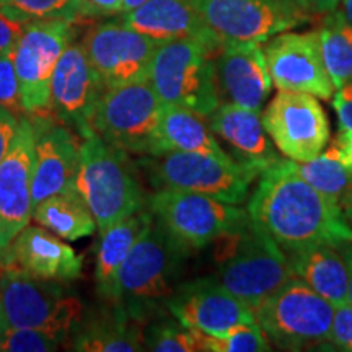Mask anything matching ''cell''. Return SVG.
Returning a JSON list of instances; mask_svg holds the SVG:
<instances>
[{
    "instance_id": "5",
    "label": "cell",
    "mask_w": 352,
    "mask_h": 352,
    "mask_svg": "<svg viewBox=\"0 0 352 352\" xmlns=\"http://www.w3.org/2000/svg\"><path fill=\"white\" fill-rule=\"evenodd\" d=\"M0 302L8 327L39 329L63 344L70 341L85 316L82 300L64 283L39 279L12 266L0 274Z\"/></svg>"
},
{
    "instance_id": "37",
    "label": "cell",
    "mask_w": 352,
    "mask_h": 352,
    "mask_svg": "<svg viewBox=\"0 0 352 352\" xmlns=\"http://www.w3.org/2000/svg\"><path fill=\"white\" fill-rule=\"evenodd\" d=\"M78 16L85 19H98V16H111L124 12L122 0H77Z\"/></svg>"
},
{
    "instance_id": "3",
    "label": "cell",
    "mask_w": 352,
    "mask_h": 352,
    "mask_svg": "<svg viewBox=\"0 0 352 352\" xmlns=\"http://www.w3.org/2000/svg\"><path fill=\"white\" fill-rule=\"evenodd\" d=\"M74 188L90 208L100 233L147 206L127 153L96 134L82 139Z\"/></svg>"
},
{
    "instance_id": "2",
    "label": "cell",
    "mask_w": 352,
    "mask_h": 352,
    "mask_svg": "<svg viewBox=\"0 0 352 352\" xmlns=\"http://www.w3.org/2000/svg\"><path fill=\"white\" fill-rule=\"evenodd\" d=\"M188 246L153 219L120 267L111 302L121 303L135 320L173 296L179 284Z\"/></svg>"
},
{
    "instance_id": "48",
    "label": "cell",
    "mask_w": 352,
    "mask_h": 352,
    "mask_svg": "<svg viewBox=\"0 0 352 352\" xmlns=\"http://www.w3.org/2000/svg\"><path fill=\"white\" fill-rule=\"evenodd\" d=\"M342 212H344L347 222H349V226L352 228V197H351L349 201L342 204Z\"/></svg>"
},
{
    "instance_id": "42",
    "label": "cell",
    "mask_w": 352,
    "mask_h": 352,
    "mask_svg": "<svg viewBox=\"0 0 352 352\" xmlns=\"http://www.w3.org/2000/svg\"><path fill=\"white\" fill-rule=\"evenodd\" d=\"M310 12L320 13V15H327V13L336 10L340 7L341 0H307Z\"/></svg>"
},
{
    "instance_id": "13",
    "label": "cell",
    "mask_w": 352,
    "mask_h": 352,
    "mask_svg": "<svg viewBox=\"0 0 352 352\" xmlns=\"http://www.w3.org/2000/svg\"><path fill=\"white\" fill-rule=\"evenodd\" d=\"M204 25L222 46L266 43L302 23L305 15L274 0H191Z\"/></svg>"
},
{
    "instance_id": "8",
    "label": "cell",
    "mask_w": 352,
    "mask_h": 352,
    "mask_svg": "<svg viewBox=\"0 0 352 352\" xmlns=\"http://www.w3.org/2000/svg\"><path fill=\"white\" fill-rule=\"evenodd\" d=\"M253 311L271 344L283 351H303L324 344L334 305L292 277Z\"/></svg>"
},
{
    "instance_id": "43",
    "label": "cell",
    "mask_w": 352,
    "mask_h": 352,
    "mask_svg": "<svg viewBox=\"0 0 352 352\" xmlns=\"http://www.w3.org/2000/svg\"><path fill=\"white\" fill-rule=\"evenodd\" d=\"M341 253L344 256L347 266V276H349V287H347V302L352 305V241L341 246Z\"/></svg>"
},
{
    "instance_id": "28",
    "label": "cell",
    "mask_w": 352,
    "mask_h": 352,
    "mask_svg": "<svg viewBox=\"0 0 352 352\" xmlns=\"http://www.w3.org/2000/svg\"><path fill=\"white\" fill-rule=\"evenodd\" d=\"M32 219L69 241L85 239L98 230L94 214L76 188L65 189L39 202L33 208Z\"/></svg>"
},
{
    "instance_id": "4",
    "label": "cell",
    "mask_w": 352,
    "mask_h": 352,
    "mask_svg": "<svg viewBox=\"0 0 352 352\" xmlns=\"http://www.w3.org/2000/svg\"><path fill=\"white\" fill-rule=\"evenodd\" d=\"M220 240L226 243L215 279L252 310L296 277L284 250L252 222Z\"/></svg>"
},
{
    "instance_id": "47",
    "label": "cell",
    "mask_w": 352,
    "mask_h": 352,
    "mask_svg": "<svg viewBox=\"0 0 352 352\" xmlns=\"http://www.w3.org/2000/svg\"><path fill=\"white\" fill-rule=\"evenodd\" d=\"M144 2H147V0H122V8H124V12H131L134 10V8H138L139 6H142Z\"/></svg>"
},
{
    "instance_id": "14",
    "label": "cell",
    "mask_w": 352,
    "mask_h": 352,
    "mask_svg": "<svg viewBox=\"0 0 352 352\" xmlns=\"http://www.w3.org/2000/svg\"><path fill=\"white\" fill-rule=\"evenodd\" d=\"M158 44L122 21L96 25L82 41L88 60L104 88L148 78V69Z\"/></svg>"
},
{
    "instance_id": "35",
    "label": "cell",
    "mask_w": 352,
    "mask_h": 352,
    "mask_svg": "<svg viewBox=\"0 0 352 352\" xmlns=\"http://www.w3.org/2000/svg\"><path fill=\"white\" fill-rule=\"evenodd\" d=\"M329 349L352 352V305L349 302L334 307L327 341Z\"/></svg>"
},
{
    "instance_id": "10",
    "label": "cell",
    "mask_w": 352,
    "mask_h": 352,
    "mask_svg": "<svg viewBox=\"0 0 352 352\" xmlns=\"http://www.w3.org/2000/svg\"><path fill=\"white\" fill-rule=\"evenodd\" d=\"M153 219L189 250H199L250 222L239 206L197 192L158 189L147 199Z\"/></svg>"
},
{
    "instance_id": "16",
    "label": "cell",
    "mask_w": 352,
    "mask_h": 352,
    "mask_svg": "<svg viewBox=\"0 0 352 352\" xmlns=\"http://www.w3.org/2000/svg\"><path fill=\"white\" fill-rule=\"evenodd\" d=\"M271 82L277 90L302 91L331 100L334 88L323 64L316 32H283L263 47Z\"/></svg>"
},
{
    "instance_id": "45",
    "label": "cell",
    "mask_w": 352,
    "mask_h": 352,
    "mask_svg": "<svg viewBox=\"0 0 352 352\" xmlns=\"http://www.w3.org/2000/svg\"><path fill=\"white\" fill-rule=\"evenodd\" d=\"M7 329H8L7 316H6V311H3L2 302H0V347H2V342H3V340H6Z\"/></svg>"
},
{
    "instance_id": "27",
    "label": "cell",
    "mask_w": 352,
    "mask_h": 352,
    "mask_svg": "<svg viewBox=\"0 0 352 352\" xmlns=\"http://www.w3.org/2000/svg\"><path fill=\"white\" fill-rule=\"evenodd\" d=\"M165 152H189L230 160V155L215 140L204 118L191 109L165 104L157 134V155Z\"/></svg>"
},
{
    "instance_id": "22",
    "label": "cell",
    "mask_w": 352,
    "mask_h": 352,
    "mask_svg": "<svg viewBox=\"0 0 352 352\" xmlns=\"http://www.w3.org/2000/svg\"><path fill=\"white\" fill-rule=\"evenodd\" d=\"M121 21L157 43L192 39L214 54L223 47L204 25L191 0H147L134 10L122 13Z\"/></svg>"
},
{
    "instance_id": "15",
    "label": "cell",
    "mask_w": 352,
    "mask_h": 352,
    "mask_svg": "<svg viewBox=\"0 0 352 352\" xmlns=\"http://www.w3.org/2000/svg\"><path fill=\"white\" fill-rule=\"evenodd\" d=\"M34 142L32 120L20 118L10 148L0 162V263L13 239L32 220Z\"/></svg>"
},
{
    "instance_id": "26",
    "label": "cell",
    "mask_w": 352,
    "mask_h": 352,
    "mask_svg": "<svg viewBox=\"0 0 352 352\" xmlns=\"http://www.w3.org/2000/svg\"><path fill=\"white\" fill-rule=\"evenodd\" d=\"M152 222L153 215L151 210L142 209L100 233L98 245H96L95 283L98 296L104 300H113L114 283L120 267L131 253L132 246L138 243Z\"/></svg>"
},
{
    "instance_id": "18",
    "label": "cell",
    "mask_w": 352,
    "mask_h": 352,
    "mask_svg": "<svg viewBox=\"0 0 352 352\" xmlns=\"http://www.w3.org/2000/svg\"><path fill=\"white\" fill-rule=\"evenodd\" d=\"M103 90L82 43H69L52 74L51 113L85 139L95 134L90 122Z\"/></svg>"
},
{
    "instance_id": "38",
    "label": "cell",
    "mask_w": 352,
    "mask_h": 352,
    "mask_svg": "<svg viewBox=\"0 0 352 352\" xmlns=\"http://www.w3.org/2000/svg\"><path fill=\"white\" fill-rule=\"evenodd\" d=\"M333 108L341 129L352 131V82H347L334 90Z\"/></svg>"
},
{
    "instance_id": "30",
    "label": "cell",
    "mask_w": 352,
    "mask_h": 352,
    "mask_svg": "<svg viewBox=\"0 0 352 352\" xmlns=\"http://www.w3.org/2000/svg\"><path fill=\"white\" fill-rule=\"evenodd\" d=\"M316 34L323 64L334 88L352 82V23L336 8L327 13Z\"/></svg>"
},
{
    "instance_id": "19",
    "label": "cell",
    "mask_w": 352,
    "mask_h": 352,
    "mask_svg": "<svg viewBox=\"0 0 352 352\" xmlns=\"http://www.w3.org/2000/svg\"><path fill=\"white\" fill-rule=\"evenodd\" d=\"M36 134L32 199L33 208L47 197L74 188L80 144L67 126L52 124L47 116L32 120Z\"/></svg>"
},
{
    "instance_id": "39",
    "label": "cell",
    "mask_w": 352,
    "mask_h": 352,
    "mask_svg": "<svg viewBox=\"0 0 352 352\" xmlns=\"http://www.w3.org/2000/svg\"><path fill=\"white\" fill-rule=\"evenodd\" d=\"M16 127H19V118L8 108L0 107V162L7 155L12 140L15 138Z\"/></svg>"
},
{
    "instance_id": "32",
    "label": "cell",
    "mask_w": 352,
    "mask_h": 352,
    "mask_svg": "<svg viewBox=\"0 0 352 352\" xmlns=\"http://www.w3.org/2000/svg\"><path fill=\"white\" fill-rule=\"evenodd\" d=\"M0 13L16 23L78 19L77 0H0Z\"/></svg>"
},
{
    "instance_id": "41",
    "label": "cell",
    "mask_w": 352,
    "mask_h": 352,
    "mask_svg": "<svg viewBox=\"0 0 352 352\" xmlns=\"http://www.w3.org/2000/svg\"><path fill=\"white\" fill-rule=\"evenodd\" d=\"M333 142L340 147L342 155L346 157V160L349 162L352 166V131L341 129V132H338V135L334 138Z\"/></svg>"
},
{
    "instance_id": "24",
    "label": "cell",
    "mask_w": 352,
    "mask_h": 352,
    "mask_svg": "<svg viewBox=\"0 0 352 352\" xmlns=\"http://www.w3.org/2000/svg\"><path fill=\"white\" fill-rule=\"evenodd\" d=\"M111 310L100 311L90 318L83 316L70 338V349L78 352H135L144 351V333L134 316L121 303L111 302Z\"/></svg>"
},
{
    "instance_id": "6",
    "label": "cell",
    "mask_w": 352,
    "mask_h": 352,
    "mask_svg": "<svg viewBox=\"0 0 352 352\" xmlns=\"http://www.w3.org/2000/svg\"><path fill=\"white\" fill-rule=\"evenodd\" d=\"M212 56L209 47L192 39L160 43L148 82L165 104L191 109L206 120L220 104Z\"/></svg>"
},
{
    "instance_id": "21",
    "label": "cell",
    "mask_w": 352,
    "mask_h": 352,
    "mask_svg": "<svg viewBox=\"0 0 352 352\" xmlns=\"http://www.w3.org/2000/svg\"><path fill=\"white\" fill-rule=\"evenodd\" d=\"M3 267L12 266L34 277L57 283H72L83 271V258L72 246L57 239L44 227L26 226L12 241L2 259Z\"/></svg>"
},
{
    "instance_id": "12",
    "label": "cell",
    "mask_w": 352,
    "mask_h": 352,
    "mask_svg": "<svg viewBox=\"0 0 352 352\" xmlns=\"http://www.w3.org/2000/svg\"><path fill=\"white\" fill-rule=\"evenodd\" d=\"M261 121L277 151L289 160H310L329 144L327 113L314 95L279 90Z\"/></svg>"
},
{
    "instance_id": "23",
    "label": "cell",
    "mask_w": 352,
    "mask_h": 352,
    "mask_svg": "<svg viewBox=\"0 0 352 352\" xmlns=\"http://www.w3.org/2000/svg\"><path fill=\"white\" fill-rule=\"evenodd\" d=\"M210 129L233 152V160L261 175L280 160L259 113L233 103H220L209 116Z\"/></svg>"
},
{
    "instance_id": "31",
    "label": "cell",
    "mask_w": 352,
    "mask_h": 352,
    "mask_svg": "<svg viewBox=\"0 0 352 352\" xmlns=\"http://www.w3.org/2000/svg\"><path fill=\"white\" fill-rule=\"evenodd\" d=\"M192 331V329H191ZM199 351L202 352H266L271 351V342L258 321H246L236 324L220 336L192 331Z\"/></svg>"
},
{
    "instance_id": "46",
    "label": "cell",
    "mask_w": 352,
    "mask_h": 352,
    "mask_svg": "<svg viewBox=\"0 0 352 352\" xmlns=\"http://www.w3.org/2000/svg\"><path fill=\"white\" fill-rule=\"evenodd\" d=\"M341 8L340 10L342 12V15L346 16V20L352 23V0H341Z\"/></svg>"
},
{
    "instance_id": "1",
    "label": "cell",
    "mask_w": 352,
    "mask_h": 352,
    "mask_svg": "<svg viewBox=\"0 0 352 352\" xmlns=\"http://www.w3.org/2000/svg\"><path fill=\"white\" fill-rule=\"evenodd\" d=\"M259 176L246 212L250 222L285 254L320 243L341 248L352 241V228L341 206L302 179L287 158H280Z\"/></svg>"
},
{
    "instance_id": "36",
    "label": "cell",
    "mask_w": 352,
    "mask_h": 352,
    "mask_svg": "<svg viewBox=\"0 0 352 352\" xmlns=\"http://www.w3.org/2000/svg\"><path fill=\"white\" fill-rule=\"evenodd\" d=\"M0 107L10 111H23L20 103V88L16 78L15 64H13V51L0 56Z\"/></svg>"
},
{
    "instance_id": "20",
    "label": "cell",
    "mask_w": 352,
    "mask_h": 352,
    "mask_svg": "<svg viewBox=\"0 0 352 352\" xmlns=\"http://www.w3.org/2000/svg\"><path fill=\"white\" fill-rule=\"evenodd\" d=\"M214 65L220 96L261 113L272 88L261 43L227 44L214 57Z\"/></svg>"
},
{
    "instance_id": "17",
    "label": "cell",
    "mask_w": 352,
    "mask_h": 352,
    "mask_svg": "<svg viewBox=\"0 0 352 352\" xmlns=\"http://www.w3.org/2000/svg\"><path fill=\"white\" fill-rule=\"evenodd\" d=\"M166 307L183 327L209 336H220L236 324L256 320L252 308L215 277L179 283Z\"/></svg>"
},
{
    "instance_id": "40",
    "label": "cell",
    "mask_w": 352,
    "mask_h": 352,
    "mask_svg": "<svg viewBox=\"0 0 352 352\" xmlns=\"http://www.w3.org/2000/svg\"><path fill=\"white\" fill-rule=\"evenodd\" d=\"M25 25L8 20L0 13V56L8 51L15 50V44L19 41Z\"/></svg>"
},
{
    "instance_id": "34",
    "label": "cell",
    "mask_w": 352,
    "mask_h": 352,
    "mask_svg": "<svg viewBox=\"0 0 352 352\" xmlns=\"http://www.w3.org/2000/svg\"><path fill=\"white\" fill-rule=\"evenodd\" d=\"M63 346L57 338L39 329L10 328L2 342V352H54Z\"/></svg>"
},
{
    "instance_id": "29",
    "label": "cell",
    "mask_w": 352,
    "mask_h": 352,
    "mask_svg": "<svg viewBox=\"0 0 352 352\" xmlns=\"http://www.w3.org/2000/svg\"><path fill=\"white\" fill-rule=\"evenodd\" d=\"M292 170L320 195L341 206L352 197V166L336 144L307 162L289 160Z\"/></svg>"
},
{
    "instance_id": "25",
    "label": "cell",
    "mask_w": 352,
    "mask_h": 352,
    "mask_svg": "<svg viewBox=\"0 0 352 352\" xmlns=\"http://www.w3.org/2000/svg\"><path fill=\"white\" fill-rule=\"evenodd\" d=\"M294 276L327 298L334 307L347 302L349 276L347 266L338 246L320 243L289 253Z\"/></svg>"
},
{
    "instance_id": "9",
    "label": "cell",
    "mask_w": 352,
    "mask_h": 352,
    "mask_svg": "<svg viewBox=\"0 0 352 352\" xmlns=\"http://www.w3.org/2000/svg\"><path fill=\"white\" fill-rule=\"evenodd\" d=\"M142 164L148 179L158 189L197 192L235 206L245 202L250 188L259 176L233 158L222 160L189 152L148 155Z\"/></svg>"
},
{
    "instance_id": "7",
    "label": "cell",
    "mask_w": 352,
    "mask_h": 352,
    "mask_svg": "<svg viewBox=\"0 0 352 352\" xmlns=\"http://www.w3.org/2000/svg\"><path fill=\"white\" fill-rule=\"evenodd\" d=\"M162 109L164 101L148 78L104 88L91 116V131L126 153L157 155Z\"/></svg>"
},
{
    "instance_id": "33",
    "label": "cell",
    "mask_w": 352,
    "mask_h": 352,
    "mask_svg": "<svg viewBox=\"0 0 352 352\" xmlns=\"http://www.w3.org/2000/svg\"><path fill=\"white\" fill-rule=\"evenodd\" d=\"M145 351L155 352H201L195 333L178 320H162L144 333Z\"/></svg>"
},
{
    "instance_id": "11",
    "label": "cell",
    "mask_w": 352,
    "mask_h": 352,
    "mask_svg": "<svg viewBox=\"0 0 352 352\" xmlns=\"http://www.w3.org/2000/svg\"><path fill=\"white\" fill-rule=\"evenodd\" d=\"M72 21L41 20L25 25L13 50L21 109L32 116L51 113V80L59 57L72 43Z\"/></svg>"
},
{
    "instance_id": "44",
    "label": "cell",
    "mask_w": 352,
    "mask_h": 352,
    "mask_svg": "<svg viewBox=\"0 0 352 352\" xmlns=\"http://www.w3.org/2000/svg\"><path fill=\"white\" fill-rule=\"evenodd\" d=\"M274 2L280 3V6L285 8H290V10L303 13V15H305L307 12H310V7H308L307 0H274Z\"/></svg>"
}]
</instances>
